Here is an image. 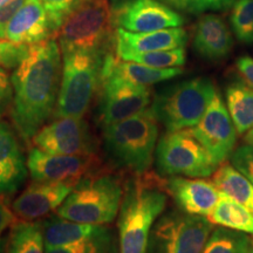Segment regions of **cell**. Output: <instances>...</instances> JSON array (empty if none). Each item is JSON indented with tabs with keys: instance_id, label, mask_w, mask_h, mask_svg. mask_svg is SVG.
Returning a JSON list of instances; mask_svg holds the SVG:
<instances>
[{
	"instance_id": "obj_1",
	"label": "cell",
	"mask_w": 253,
	"mask_h": 253,
	"mask_svg": "<svg viewBox=\"0 0 253 253\" xmlns=\"http://www.w3.org/2000/svg\"><path fill=\"white\" fill-rule=\"evenodd\" d=\"M61 49L55 38L30 46L27 55L11 75V115L20 140L30 144L54 115L62 74Z\"/></svg>"
},
{
	"instance_id": "obj_2",
	"label": "cell",
	"mask_w": 253,
	"mask_h": 253,
	"mask_svg": "<svg viewBox=\"0 0 253 253\" xmlns=\"http://www.w3.org/2000/svg\"><path fill=\"white\" fill-rule=\"evenodd\" d=\"M166 205L162 179L148 172L126 179L118 221L120 253H147L151 229Z\"/></svg>"
},
{
	"instance_id": "obj_3",
	"label": "cell",
	"mask_w": 253,
	"mask_h": 253,
	"mask_svg": "<svg viewBox=\"0 0 253 253\" xmlns=\"http://www.w3.org/2000/svg\"><path fill=\"white\" fill-rule=\"evenodd\" d=\"M157 120L150 107L103 129V150L118 169L141 176L149 172L158 137Z\"/></svg>"
},
{
	"instance_id": "obj_4",
	"label": "cell",
	"mask_w": 253,
	"mask_h": 253,
	"mask_svg": "<svg viewBox=\"0 0 253 253\" xmlns=\"http://www.w3.org/2000/svg\"><path fill=\"white\" fill-rule=\"evenodd\" d=\"M122 178L100 170L81 178L56 210L65 219L91 225H107L119 214L123 197Z\"/></svg>"
},
{
	"instance_id": "obj_5",
	"label": "cell",
	"mask_w": 253,
	"mask_h": 253,
	"mask_svg": "<svg viewBox=\"0 0 253 253\" xmlns=\"http://www.w3.org/2000/svg\"><path fill=\"white\" fill-rule=\"evenodd\" d=\"M113 9L109 0H84L60 26L56 37L61 54L84 52L109 54L113 38Z\"/></svg>"
},
{
	"instance_id": "obj_6",
	"label": "cell",
	"mask_w": 253,
	"mask_h": 253,
	"mask_svg": "<svg viewBox=\"0 0 253 253\" xmlns=\"http://www.w3.org/2000/svg\"><path fill=\"white\" fill-rule=\"evenodd\" d=\"M107 55L74 50L62 54V74L54 118H84L97 88Z\"/></svg>"
},
{
	"instance_id": "obj_7",
	"label": "cell",
	"mask_w": 253,
	"mask_h": 253,
	"mask_svg": "<svg viewBox=\"0 0 253 253\" xmlns=\"http://www.w3.org/2000/svg\"><path fill=\"white\" fill-rule=\"evenodd\" d=\"M214 93L216 88L209 79H190L158 91L150 109L167 131L189 129L203 118Z\"/></svg>"
},
{
	"instance_id": "obj_8",
	"label": "cell",
	"mask_w": 253,
	"mask_h": 253,
	"mask_svg": "<svg viewBox=\"0 0 253 253\" xmlns=\"http://www.w3.org/2000/svg\"><path fill=\"white\" fill-rule=\"evenodd\" d=\"M157 171L161 176L209 177L218 164L189 129L167 131L155 150Z\"/></svg>"
},
{
	"instance_id": "obj_9",
	"label": "cell",
	"mask_w": 253,
	"mask_h": 253,
	"mask_svg": "<svg viewBox=\"0 0 253 253\" xmlns=\"http://www.w3.org/2000/svg\"><path fill=\"white\" fill-rule=\"evenodd\" d=\"M212 231L205 216L169 211L155 221L147 253H201Z\"/></svg>"
},
{
	"instance_id": "obj_10",
	"label": "cell",
	"mask_w": 253,
	"mask_h": 253,
	"mask_svg": "<svg viewBox=\"0 0 253 253\" xmlns=\"http://www.w3.org/2000/svg\"><path fill=\"white\" fill-rule=\"evenodd\" d=\"M96 123L104 129L149 108L151 90L116 75L102 73Z\"/></svg>"
},
{
	"instance_id": "obj_11",
	"label": "cell",
	"mask_w": 253,
	"mask_h": 253,
	"mask_svg": "<svg viewBox=\"0 0 253 253\" xmlns=\"http://www.w3.org/2000/svg\"><path fill=\"white\" fill-rule=\"evenodd\" d=\"M99 158L95 155H54L31 147L27 167L33 182L69 183L75 185L84 176L96 171Z\"/></svg>"
},
{
	"instance_id": "obj_12",
	"label": "cell",
	"mask_w": 253,
	"mask_h": 253,
	"mask_svg": "<svg viewBox=\"0 0 253 253\" xmlns=\"http://www.w3.org/2000/svg\"><path fill=\"white\" fill-rule=\"evenodd\" d=\"M34 147L54 155H95L96 141L84 118H59L43 126L32 140Z\"/></svg>"
},
{
	"instance_id": "obj_13",
	"label": "cell",
	"mask_w": 253,
	"mask_h": 253,
	"mask_svg": "<svg viewBox=\"0 0 253 253\" xmlns=\"http://www.w3.org/2000/svg\"><path fill=\"white\" fill-rule=\"evenodd\" d=\"M189 130L204 145L218 166L226 162L235 150L238 132L217 90L203 118Z\"/></svg>"
},
{
	"instance_id": "obj_14",
	"label": "cell",
	"mask_w": 253,
	"mask_h": 253,
	"mask_svg": "<svg viewBox=\"0 0 253 253\" xmlns=\"http://www.w3.org/2000/svg\"><path fill=\"white\" fill-rule=\"evenodd\" d=\"M115 27L129 32H153L181 27L184 19L160 0H128L113 11Z\"/></svg>"
},
{
	"instance_id": "obj_15",
	"label": "cell",
	"mask_w": 253,
	"mask_h": 253,
	"mask_svg": "<svg viewBox=\"0 0 253 253\" xmlns=\"http://www.w3.org/2000/svg\"><path fill=\"white\" fill-rule=\"evenodd\" d=\"M14 126L0 120V197L9 198L23 188L28 167Z\"/></svg>"
},
{
	"instance_id": "obj_16",
	"label": "cell",
	"mask_w": 253,
	"mask_h": 253,
	"mask_svg": "<svg viewBox=\"0 0 253 253\" xmlns=\"http://www.w3.org/2000/svg\"><path fill=\"white\" fill-rule=\"evenodd\" d=\"M74 185L69 183L33 182L14 199L12 211L21 220L33 221L49 216L68 197Z\"/></svg>"
},
{
	"instance_id": "obj_17",
	"label": "cell",
	"mask_w": 253,
	"mask_h": 253,
	"mask_svg": "<svg viewBox=\"0 0 253 253\" xmlns=\"http://www.w3.org/2000/svg\"><path fill=\"white\" fill-rule=\"evenodd\" d=\"M164 190L179 210L198 216L208 217L220 198V192L212 182L192 177L170 176L164 179Z\"/></svg>"
},
{
	"instance_id": "obj_18",
	"label": "cell",
	"mask_w": 253,
	"mask_h": 253,
	"mask_svg": "<svg viewBox=\"0 0 253 253\" xmlns=\"http://www.w3.org/2000/svg\"><path fill=\"white\" fill-rule=\"evenodd\" d=\"M52 38L55 32L40 0H26L6 28V40L19 45H37Z\"/></svg>"
},
{
	"instance_id": "obj_19",
	"label": "cell",
	"mask_w": 253,
	"mask_h": 253,
	"mask_svg": "<svg viewBox=\"0 0 253 253\" xmlns=\"http://www.w3.org/2000/svg\"><path fill=\"white\" fill-rule=\"evenodd\" d=\"M188 36L181 27L166 28L153 32H129L115 28L116 56L125 53H143L154 50H170L184 47Z\"/></svg>"
},
{
	"instance_id": "obj_20",
	"label": "cell",
	"mask_w": 253,
	"mask_h": 253,
	"mask_svg": "<svg viewBox=\"0 0 253 253\" xmlns=\"http://www.w3.org/2000/svg\"><path fill=\"white\" fill-rule=\"evenodd\" d=\"M232 36L220 17L205 14L198 20L195 28V52L208 61L225 59L232 49Z\"/></svg>"
},
{
	"instance_id": "obj_21",
	"label": "cell",
	"mask_w": 253,
	"mask_h": 253,
	"mask_svg": "<svg viewBox=\"0 0 253 253\" xmlns=\"http://www.w3.org/2000/svg\"><path fill=\"white\" fill-rule=\"evenodd\" d=\"M102 73L116 75L135 84L149 87L158 82L171 80L178 77L183 73V69L181 67L155 68L137 62L123 61L109 53L104 59Z\"/></svg>"
},
{
	"instance_id": "obj_22",
	"label": "cell",
	"mask_w": 253,
	"mask_h": 253,
	"mask_svg": "<svg viewBox=\"0 0 253 253\" xmlns=\"http://www.w3.org/2000/svg\"><path fill=\"white\" fill-rule=\"evenodd\" d=\"M41 224H42L45 249L75 244V243L94 236L103 226L72 221L60 217L58 214L48 216V218Z\"/></svg>"
},
{
	"instance_id": "obj_23",
	"label": "cell",
	"mask_w": 253,
	"mask_h": 253,
	"mask_svg": "<svg viewBox=\"0 0 253 253\" xmlns=\"http://www.w3.org/2000/svg\"><path fill=\"white\" fill-rule=\"evenodd\" d=\"M212 183L220 194L242 204L253 213V183L232 164H219L213 172Z\"/></svg>"
},
{
	"instance_id": "obj_24",
	"label": "cell",
	"mask_w": 253,
	"mask_h": 253,
	"mask_svg": "<svg viewBox=\"0 0 253 253\" xmlns=\"http://www.w3.org/2000/svg\"><path fill=\"white\" fill-rule=\"evenodd\" d=\"M226 107L237 132L246 134L253 128V89L240 81H233L226 88Z\"/></svg>"
},
{
	"instance_id": "obj_25",
	"label": "cell",
	"mask_w": 253,
	"mask_h": 253,
	"mask_svg": "<svg viewBox=\"0 0 253 253\" xmlns=\"http://www.w3.org/2000/svg\"><path fill=\"white\" fill-rule=\"evenodd\" d=\"M208 218L213 225L253 236V213L223 194H220L219 201Z\"/></svg>"
},
{
	"instance_id": "obj_26",
	"label": "cell",
	"mask_w": 253,
	"mask_h": 253,
	"mask_svg": "<svg viewBox=\"0 0 253 253\" xmlns=\"http://www.w3.org/2000/svg\"><path fill=\"white\" fill-rule=\"evenodd\" d=\"M6 253H45L42 224L20 220L12 224Z\"/></svg>"
},
{
	"instance_id": "obj_27",
	"label": "cell",
	"mask_w": 253,
	"mask_h": 253,
	"mask_svg": "<svg viewBox=\"0 0 253 253\" xmlns=\"http://www.w3.org/2000/svg\"><path fill=\"white\" fill-rule=\"evenodd\" d=\"M252 249V236L220 226L212 231L201 253H250Z\"/></svg>"
},
{
	"instance_id": "obj_28",
	"label": "cell",
	"mask_w": 253,
	"mask_h": 253,
	"mask_svg": "<svg viewBox=\"0 0 253 253\" xmlns=\"http://www.w3.org/2000/svg\"><path fill=\"white\" fill-rule=\"evenodd\" d=\"M45 253H120L119 238L110 227L103 225L89 238L75 244L45 249Z\"/></svg>"
},
{
	"instance_id": "obj_29",
	"label": "cell",
	"mask_w": 253,
	"mask_h": 253,
	"mask_svg": "<svg viewBox=\"0 0 253 253\" xmlns=\"http://www.w3.org/2000/svg\"><path fill=\"white\" fill-rule=\"evenodd\" d=\"M116 58L123 61H132L155 68L182 67L185 63L184 47L170 50H154L143 53H125Z\"/></svg>"
},
{
	"instance_id": "obj_30",
	"label": "cell",
	"mask_w": 253,
	"mask_h": 253,
	"mask_svg": "<svg viewBox=\"0 0 253 253\" xmlns=\"http://www.w3.org/2000/svg\"><path fill=\"white\" fill-rule=\"evenodd\" d=\"M230 21L239 41L253 42V0H237L232 6Z\"/></svg>"
},
{
	"instance_id": "obj_31",
	"label": "cell",
	"mask_w": 253,
	"mask_h": 253,
	"mask_svg": "<svg viewBox=\"0 0 253 253\" xmlns=\"http://www.w3.org/2000/svg\"><path fill=\"white\" fill-rule=\"evenodd\" d=\"M179 12L188 14H202L209 11H225L232 7L236 0H160Z\"/></svg>"
},
{
	"instance_id": "obj_32",
	"label": "cell",
	"mask_w": 253,
	"mask_h": 253,
	"mask_svg": "<svg viewBox=\"0 0 253 253\" xmlns=\"http://www.w3.org/2000/svg\"><path fill=\"white\" fill-rule=\"evenodd\" d=\"M42 2L43 7L46 8L48 14L50 24L53 30L58 33L60 26H61L65 19L81 4L84 0H40Z\"/></svg>"
},
{
	"instance_id": "obj_33",
	"label": "cell",
	"mask_w": 253,
	"mask_h": 253,
	"mask_svg": "<svg viewBox=\"0 0 253 253\" xmlns=\"http://www.w3.org/2000/svg\"><path fill=\"white\" fill-rule=\"evenodd\" d=\"M30 46L19 45L8 40H0V67L12 69L18 67L27 55Z\"/></svg>"
},
{
	"instance_id": "obj_34",
	"label": "cell",
	"mask_w": 253,
	"mask_h": 253,
	"mask_svg": "<svg viewBox=\"0 0 253 253\" xmlns=\"http://www.w3.org/2000/svg\"><path fill=\"white\" fill-rule=\"evenodd\" d=\"M231 164L253 183V144L245 143L233 150Z\"/></svg>"
},
{
	"instance_id": "obj_35",
	"label": "cell",
	"mask_w": 253,
	"mask_h": 253,
	"mask_svg": "<svg viewBox=\"0 0 253 253\" xmlns=\"http://www.w3.org/2000/svg\"><path fill=\"white\" fill-rule=\"evenodd\" d=\"M13 102V86L7 69L0 67V120L11 112Z\"/></svg>"
},
{
	"instance_id": "obj_36",
	"label": "cell",
	"mask_w": 253,
	"mask_h": 253,
	"mask_svg": "<svg viewBox=\"0 0 253 253\" xmlns=\"http://www.w3.org/2000/svg\"><path fill=\"white\" fill-rule=\"evenodd\" d=\"M26 0H9L0 7V40H6V28Z\"/></svg>"
},
{
	"instance_id": "obj_37",
	"label": "cell",
	"mask_w": 253,
	"mask_h": 253,
	"mask_svg": "<svg viewBox=\"0 0 253 253\" xmlns=\"http://www.w3.org/2000/svg\"><path fill=\"white\" fill-rule=\"evenodd\" d=\"M237 69H238L243 82L253 89V59L250 56H242L237 60Z\"/></svg>"
},
{
	"instance_id": "obj_38",
	"label": "cell",
	"mask_w": 253,
	"mask_h": 253,
	"mask_svg": "<svg viewBox=\"0 0 253 253\" xmlns=\"http://www.w3.org/2000/svg\"><path fill=\"white\" fill-rule=\"evenodd\" d=\"M14 213L6 207V204L2 201H0V237L2 232L7 229L8 226H12L14 223Z\"/></svg>"
},
{
	"instance_id": "obj_39",
	"label": "cell",
	"mask_w": 253,
	"mask_h": 253,
	"mask_svg": "<svg viewBox=\"0 0 253 253\" xmlns=\"http://www.w3.org/2000/svg\"><path fill=\"white\" fill-rule=\"evenodd\" d=\"M244 141H245V143L253 144V128L251 129V130H249L248 132H246L244 136Z\"/></svg>"
},
{
	"instance_id": "obj_40",
	"label": "cell",
	"mask_w": 253,
	"mask_h": 253,
	"mask_svg": "<svg viewBox=\"0 0 253 253\" xmlns=\"http://www.w3.org/2000/svg\"><path fill=\"white\" fill-rule=\"evenodd\" d=\"M6 245H7V240H5L4 238L0 237V253H5Z\"/></svg>"
},
{
	"instance_id": "obj_41",
	"label": "cell",
	"mask_w": 253,
	"mask_h": 253,
	"mask_svg": "<svg viewBox=\"0 0 253 253\" xmlns=\"http://www.w3.org/2000/svg\"><path fill=\"white\" fill-rule=\"evenodd\" d=\"M8 1L9 0H0V7H1V6H4L5 4H7Z\"/></svg>"
},
{
	"instance_id": "obj_42",
	"label": "cell",
	"mask_w": 253,
	"mask_h": 253,
	"mask_svg": "<svg viewBox=\"0 0 253 253\" xmlns=\"http://www.w3.org/2000/svg\"><path fill=\"white\" fill-rule=\"evenodd\" d=\"M250 253H253V249H252V251H251V252H250Z\"/></svg>"
}]
</instances>
